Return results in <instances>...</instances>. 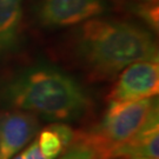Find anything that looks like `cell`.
Wrapping results in <instances>:
<instances>
[{"instance_id": "cell-6", "label": "cell", "mask_w": 159, "mask_h": 159, "mask_svg": "<svg viewBox=\"0 0 159 159\" xmlns=\"http://www.w3.org/2000/svg\"><path fill=\"white\" fill-rule=\"evenodd\" d=\"M38 129V120L32 113H0V159H12L18 154L37 134Z\"/></svg>"}, {"instance_id": "cell-3", "label": "cell", "mask_w": 159, "mask_h": 159, "mask_svg": "<svg viewBox=\"0 0 159 159\" xmlns=\"http://www.w3.org/2000/svg\"><path fill=\"white\" fill-rule=\"evenodd\" d=\"M158 110L153 98L131 102H111L104 118L89 132L77 136L93 148L102 159H113L116 151L127 143Z\"/></svg>"}, {"instance_id": "cell-4", "label": "cell", "mask_w": 159, "mask_h": 159, "mask_svg": "<svg viewBox=\"0 0 159 159\" xmlns=\"http://www.w3.org/2000/svg\"><path fill=\"white\" fill-rule=\"evenodd\" d=\"M159 92L158 60H140L125 67L107 97L111 102H131L148 99Z\"/></svg>"}, {"instance_id": "cell-2", "label": "cell", "mask_w": 159, "mask_h": 159, "mask_svg": "<svg viewBox=\"0 0 159 159\" xmlns=\"http://www.w3.org/2000/svg\"><path fill=\"white\" fill-rule=\"evenodd\" d=\"M13 105L52 119H70L84 111L87 98L67 74L53 68H35L12 85Z\"/></svg>"}, {"instance_id": "cell-12", "label": "cell", "mask_w": 159, "mask_h": 159, "mask_svg": "<svg viewBox=\"0 0 159 159\" xmlns=\"http://www.w3.org/2000/svg\"><path fill=\"white\" fill-rule=\"evenodd\" d=\"M12 159H24V158H23V153L16 154V156H14V157H13Z\"/></svg>"}, {"instance_id": "cell-11", "label": "cell", "mask_w": 159, "mask_h": 159, "mask_svg": "<svg viewBox=\"0 0 159 159\" xmlns=\"http://www.w3.org/2000/svg\"><path fill=\"white\" fill-rule=\"evenodd\" d=\"M137 12L151 27L158 31V5L154 1H143L142 5L137 7Z\"/></svg>"}, {"instance_id": "cell-10", "label": "cell", "mask_w": 159, "mask_h": 159, "mask_svg": "<svg viewBox=\"0 0 159 159\" xmlns=\"http://www.w3.org/2000/svg\"><path fill=\"white\" fill-rule=\"evenodd\" d=\"M57 159H102L99 153L89 144L81 140L77 134H74L73 143L70 148L59 156Z\"/></svg>"}, {"instance_id": "cell-7", "label": "cell", "mask_w": 159, "mask_h": 159, "mask_svg": "<svg viewBox=\"0 0 159 159\" xmlns=\"http://www.w3.org/2000/svg\"><path fill=\"white\" fill-rule=\"evenodd\" d=\"M113 159H159L158 110L113 156Z\"/></svg>"}, {"instance_id": "cell-5", "label": "cell", "mask_w": 159, "mask_h": 159, "mask_svg": "<svg viewBox=\"0 0 159 159\" xmlns=\"http://www.w3.org/2000/svg\"><path fill=\"white\" fill-rule=\"evenodd\" d=\"M105 0H40L37 18L44 27H66L105 13Z\"/></svg>"}, {"instance_id": "cell-8", "label": "cell", "mask_w": 159, "mask_h": 159, "mask_svg": "<svg viewBox=\"0 0 159 159\" xmlns=\"http://www.w3.org/2000/svg\"><path fill=\"white\" fill-rule=\"evenodd\" d=\"M24 0H0V54L17 45Z\"/></svg>"}, {"instance_id": "cell-1", "label": "cell", "mask_w": 159, "mask_h": 159, "mask_svg": "<svg viewBox=\"0 0 159 159\" xmlns=\"http://www.w3.org/2000/svg\"><path fill=\"white\" fill-rule=\"evenodd\" d=\"M77 53L96 79H111L140 60H158V46L148 31L125 21L93 18L77 34Z\"/></svg>"}, {"instance_id": "cell-13", "label": "cell", "mask_w": 159, "mask_h": 159, "mask_svg": "<svg viewBox=\"0 0 159 159\" xmlns=\"http://www.w3.org/2000/svg\"><path fill=\"white\" fill-rule=\"evenodd\" d=\"M139 1H157V0H139Z\"/></svg>"}, {"instance_id": "cell-9", "label": "cell", "mask_w": 159, "mask_h": 159, "mask_svg": "<svg viewBox=\"0 0 159 159\" xmlns=\"http://www.w3.org/2000/svg\"><path fill=\"white\" fill-rule=\"evenodd\" d=\"M74 133L72 129L63 124L47 126L35 138L34 144L44 159H57L73 143Z\"/></svg>"}]
</instances>
